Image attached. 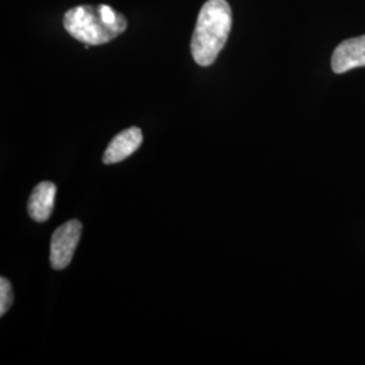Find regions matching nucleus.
<instances>
[{
  "instance_id": "39448f33",
  "label": "nucleus",
  "mask_w": 365,
  "mask_h": 365,
  "mask_svg": "<svg viewBox=\"0 0 365 365\" xmlns=\"http://www.w3.org/2000/svg\"><path fill=\"white\" fill-rule=\"evenodd\" d=\"M141 144L143 131L140 128H129L126 130L120 131L107 146L103 155V163L107 165L120 163L125 158L130 157Z\"/></svg>"
},
{
  "instance_id": "f03ea898",
  "label": "nucleus",
  "mask_w": 365,
  "mask_h": 365,
  "mask_svg": "<svg viewBox=\"0 0 365 365\" xmlns=\"http://www.w3.org/2000/svg\"><path fill=\"white\" fill-rule=\"evenodd\" d=\"M63 24L71 37L86 45L107 43L128 27L126 18L107 4L73 7L66 11Z\"/></svg>"
},
{
  "instance_id": "0eeeda50",
  "label": "nucleus",
  "mask_w": 365,
  "mask_h": 365,
  "mask_svg": "<svg viewBox=\"0 0 365 365\" xmlns=\"http://www.w3.org/2000/svg\"><path fill=\"white\" fill-rule=\"evenodd\" d=\"M14 300L13 288L6 277L0 279V315L9 312Z\"/></svg>"
},
{
  "instance_id": "423d86ee",
  "label": "nucleus",
  "mask_w": 365,
  "mask_h": 365,
  "mask_svg": "<svg viewBox=\"0 0 365 365\" xmlns=\"http://www.w3.org/2000/svg\"><path fill=\"white\" fill-rule=\"evenodd\" d=\"M56 194L57 187L53 182H42L36 185L27 203V211L34 221L45 222L49 220L54 207Z\"/></svg>"
},
{
  "instance_id": "f257e3e1",
  "label": "nucleus",
  "mask_w": 365,
  "mask_h": 365,
  "mask_svg": "<svg viewBox=\"0 0 365 365\" xmlns=\"http://www.w3.org/2000/svg\"><path fill=\"white\" fill-rule=\"evenodd\" d=\"M233 25L232 9L226 0H207L200 9L191 52L196 64L209 66L226 45Z\"/></svg>"
},
{
  "instance_id": "20e7f679",
  "label": "nucleus",
  "mask_w": 365,
  "mask_h": 365,
  "mask_svg": "<svg viewBox=\"0 0 365 365\" xmlns=\"http://www.w3.org/2000/svg\"><path fill=\"white\" fill-rule=\"evenodd\" d=\"M365 66V36L342 41L331 56V69L334 73H345Z\"/></svg>"
},
{
  "instance_id": "7ed1b4c3",
  "label": "nucleus",
  "mask_w": 365,
  "mask_h": 365,
  "mask_svg": "<svg viewBox=\"0 0 365 365\" xmlns=\"http://www.w3.org/2000/svg\"><path fill=\"white\" fill-rule=\"evenodd\" d=\"M83 225L78 220H71L61 225L52 235L51 265L54 269H64L73 259L81 237Z\"/></svg>"
}]
</instances>
